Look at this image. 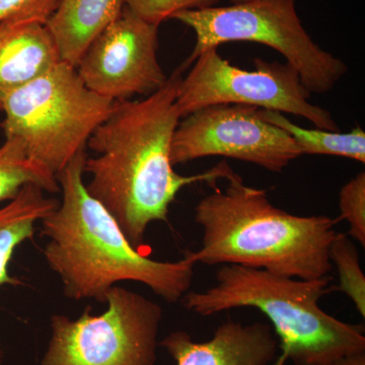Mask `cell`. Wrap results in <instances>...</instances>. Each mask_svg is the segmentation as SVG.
<instances>
[{
	"instance_id": "obj_1",
	"label": "cell",
	"mask_w": 365,
	"mask_h": 365,
	"mask_svg": "<svg viewBox=\"0 0 365 365\" xmlns=\"http://www.w3.org/2000/svg\"><path fill=\"white\" fill-rule=\"evenodd\" d=\"M180 67L162 88L141 100L114 102L107 119L86 146V191L116 220L134 249L144 244L150 223L168 222L170 204L182 188L227 179L232 169L222 162L207 172L182 176L170 160L173 136L181 120L177 93Z\"/></svg>"
},
{
	"instance_id": "obj_2",
	"label": "cell",
	"mask_w": 365,
	"mask_h": 365,
	"mask_svg": "<svg viewBox=\"0 0 365 365\" xmlns=\"http://www.w3.org/2000/svg\"><path fill=\"white\" fill-rule=\"evenodd\" d=\"M86 150L79 151L56 175L62 201L41 220L47 239L43 255L59 276L64 295L74 300L106 304L112 287L134 281L170 304L189 292L193 262L153 260L134 249L114 217L86 191Z\"/></svg>"
},
{
	"instance_id": "obj_3",
	"label": "cell",
	"mask_w": 365,
	"mask_h": 365,
	"mask_svg": "<svg viewBox=\"0 0 365 365\" xmlns=\"http://www.w3.org/2000/svg\"><path fill=\"white\" fill-rule=\"evenodd\" d=\"M225 190L213 191L195 207L202 246L185 258L203 265H241L283 277L313 280L330 276V247L338 220L299 216L274 206L267 192L245 184L230 172Z\"/></svg>"
},
{
	"instance_id": "obj_4",
	"label": "cell",
	"mask_w": 365,
	"mask_h": 365,
	"mask_svg": "<svg viewBox=\"0 0 365 365\" xmlns=\"http://www.w3.org/2000/svg\"><path fill=\"white\" fill-rule=\"evenodd\" d=\"M215 276V287L187 292L184 307L201 317L242 307L259 309L279 339L276 365L287 360L294 365H334L365 352L364 326L334 318L319 306L331 292V276L297 279L232 264L222 266Z\"/></svg>"
},
{
	"instance_id": "obj_5",
	"label": "cell",
	"mask_w": 365,
	"mask_h": 365,
	"mask_svg": "<svg viewBox=\"0 0 365 365\" xmlns=\"http://www.w3.org/2000/svg\"><path fill=\"white\" fill-rule=\"evenodd\" d=\"M113 105L83 83L76 67L60 61L7 96L0 127L6 138L20 140L29 157L57 175L86 150Z\"/></svg>"
},
{
	"instance_id": "obj_6",
	"label": "cell",
	"mask_w": 365,
	"mask_h": 365,
	"mask_svg": "<svg viewBox=\"0 0 365 365\" xmlns=\"http://www.w3.org/2000/svg\"><path fill=\"white\" fill-rule=\"evenodd\" d=\"M172 19L193 30L196 44L182 69L201 53L228 42H254L280 53L311 93H325L344 78V61L325 51L307 34L294 0H250L230 6L180 11Z\"/></svg>"
},
{
	"instance_id": "obj_7",
	"label": "cell",
	"mask_w": 365,
	"mask_h": 365,
	"mask_svg": "<svg viewBox=\"0 0 365 365\" xmlns=\"http://www.w3.org/2000/svg\"><path fill=\"white\" fill-rule=\"evenodd\" d=\"M106 304L104 313L86 307L76 319L53 314L41 365H155L162 307L118 285Z\"/></svg>"
},
{
	"instance_id": "obj_8",
	"label": "cell",
	"mask_w": 365,
	"mask_h": 365,
	"mask_svg": "<svg viewBox=\"0 0 365 365\" xmlns=\"http://www.w3.org/2000/svg\"><path fill=\"white\" fill-rule=\"evenodd\" d=\"M193 63L178 88L182 118L209 106L246 105L295 115L316 128L339 131L330 112L309 102L312 93L289 64L256 58L254 71H245L223 58L217 48L201 53Z\"/></svg>"
},
{
	"instance_id": "obj_9",
	"label": "cell",
	"mask_w": 365,
	"mask_h": 365,
	"mask_svg": "<svg viewBox=\"0 0 365 365\" xmlns=\"http://www.w3.org/2000/svg\"><path fill=\"white\" fill-rule=\"evenodd\" d=\"M172 146L173 165L206 157H225L281 173L302 150L287 132L268 123L252 106H209L184 117Z\"/></svg>"
},
{
	"instance_id": "obj_10",
	"label": "cell",
	"mask_w": 365,
	"mask_h": 365,
	"mask_svg": "<svg viewBox=\"0 0 365 365\" xmlns=\"http://www.w3.org/2000/svg\"><path fill=\"white\" fill-rule=\"evenodd\" d=\"M158 29L125 6L79 60V78L113 102L155 93L168 81L158 59Z\"/></svg>"
},
{
	"instance_id": "obj_11",
	"label": "cell",
	"mask_w": 365,
	"mask_h": 365,
	"mask_svg": "<svg viewBox=\"0 0 365 365\" xmlns=\"http://www.w3.org/2000/svg\"><path fill=\"white\" fill-rule=\"evenodd\" d=\"M160 345L177 365H270L278 351L272 327L261 322H225L204 342H196L185 331H176Z\"/></svg>"
},
{
	"instance_id": "obj_12",
	"label": "cell",
	"mask_w": 365,
	"mask_h": 365,
	"mask_svg": "<svg viewBox=\"0 0 365 365\" xmlns=\"http://www.w3.org/2000/svg\"><path fill=\"white\" fill-rule=\"evenodd\" d=\"M60 62L45 24L7 20L0 23V112L7 96Z\"/></svg>"
},
{
	"instance_id": "obj_13",
	"label": "cell",
	"mask_w": 365,
	"mask_h": 365,
	"mask_svg": "<svg viewBox=\"0 0 365 365\" xmlns=\"http://www.w3.org/2000/svg\"><path fill=\"white\" fill-rule=\"evenodd\" d=\"M125 6L126 0H61L45 24L60 61L78 66L88 46Z\"/></svg>"
},
{
	"instance_id": "obj_14",
	"label": "cell",
	"mask_w": 365,
	"mask_h": 365,
	"mask_svg": "<svg viewBox=\"0 0 365 365\" xmlns=\"http://www.w3.org/2000/svg\"><path fill=\"white\" fill-rule=\"evenodd\" d=\"M45 193L40 187L28 185L0 208V288L21 285L20 279L9 274V263L16 248L34 237L36 223L58 206L56 199Z\"/></svg>"
},
{
	"instance_id": "obj_15",
	"label": "cell",
	"mask_w": 365,
	"mask_h": 365,
	"mask_svg": "<svg viewBox=\"0 0 365 365\" xmlns=\"http://www.w3.org/2000/svg\"><path fill=\"white\" fill-rule=\"evenodd\" d=\"M259 115L268 123L287 132L302 155H333L365 163V132L360 127L341 133L319 128H302L279 112L259 109Z\"/></svg>"
},
{
	"instance_id": "obj_16",
	"label": "cell",
	"mask_w": 365,
	"mask_h": 365,
	"mask_svg": "<svg viewBox=\"0 0 365 365\" xmlns=\"http://www.w3.org/2000/svg\"><path fill=\"white\" fill-rule=\"evenodd\" d=\"M28 185L58 193L56 175L26 155L20 140L6 138L0 145V203L9 202Z\"/></svg>"
},
{
	"instance_id": "obj_17",
	"label": "cell",
	"mask_w": 365,
	"mask_h": 365,
	"mask_svg": "<svg viewBox=\"0 0 365 365\" xmlns=\"http://www.w3.org/2000/svg\"><path fill=\"white\" fill-rule=\"evenodd\" d=\"M330 260L339 275V287L365 318V276L356 246L348 235L337 232L330 247Z\"/></svg>"
},
{
	"instance_id": "obj_18",
	"label": "cell",
	"mask_w": 365,
	"mask_h": 365,
	"mask_svg": "<svg viewBox=\"0 0 365 365\" xmlns=\"http://www.w3.org/2000/svg\"><path fill=\"white\" fill-rule=\"evenodd\" d=\"M339 220L349 225L348 235L365 246V172L346 182L339 193Z\"/></svg>"
},
{
	"instance_id": "obj_19",
	"label": "cell",
	"mask_w": 365,
	"mask_h": 365,
	"mask_svg": "<svg viewBox=\"0 0 365 365\" xmlns=\"http://www.w3.org/2000/svg\"><path fill=\"white\" fill-rule=\"evenodd\" d=\"M220 0H126V7L138 18L160 26L180 11L215 6Z\"/></svg>"
},
{
	"instance_id": "obj_20",
	"label": "cell",
	"mask_w": 365,
	"mask_h": 365,
	"mask_svg": "<svg viewBox=\"0 0 365 365\" xmlns=\"http://www.w3.org/2000/svg\"><path fill=\"white\" fill-rule=\"evenodd\" d=\"M61 0H0V23L26 20L46 24Z\"/></svg>"
},
{
	"instance_id": "obj_21",
	"label": "cell",
	"mask_w": 365,
	"mask_h": 365,
	"mask_svg": "<svg viewBox=\"0 0 365 365\" xmlns=\"http://www.w3.org/2000/svg\"><path fill=\"white\" fill-rule=\"evenodd\" d=\"M334 365H365V352L349 355Z\"/></svg>"
},
{
	"instance_id": "obj_22",
	"label": "cell",
	"mask_w": 365,
	"mask_h": 365,
	"mask_svg": "<svg viewBox=\"0 0 365 365\" xmlns=\"http://www.w3.org/2000/svg\"><path fill=\"white\" fill-rule=\"evenodd\" d=\"M250 1V0H232V4H242V2Z\"/></svg>"
},
{
	"instance_id": "obj_23",
	"label": "cell",
	"mask_w": 365,
	"mask_h": 365,
	"mask_svg": "<svg viewBox=\"0 0 365 365\" xmlns=\"http://www.w3.org/2000/svg\"><path fill=\"white\" fill-rule=\"evenodd\" d=\"M1 360H2V353H1V349H0V365H1Z\"/></svg>"
}]
</instances>
